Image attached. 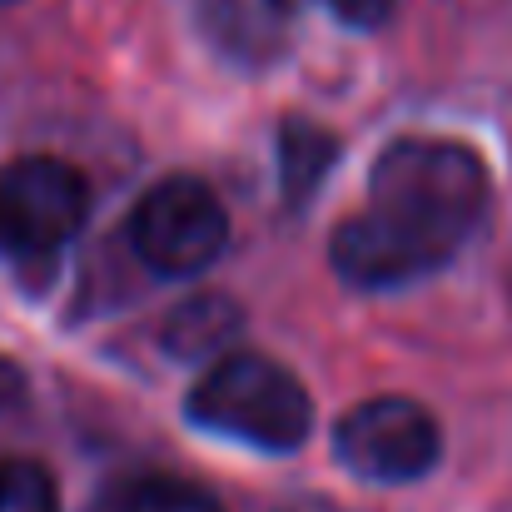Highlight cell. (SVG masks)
<instances>
[{
    "label": "cell",
    "mask_w": 512,
    "mask_h": 512,
    "mask_svg": "<svg viewBox=\"0 0 512 512\" xmlns=\"http://www.w3.org/2000/svg\"><path fill=\"white\" fill-rule=\"evenodd\" d=\"M189 418L219 438L264 453H294L314 433L304 383L269 353H224L189 388Z\"/></svg>",
    "instance_id": "7a4b0ae2"
},
{
    "label": "cell",
    "mask_w": 512,
    "mask_h": 512,
    "mask_svg": "<svg viewBox=\"0 0 512 512\" xmlns=\"http://www.w3.org/2000/svg\"><path fill=\"white\" fill-rule=\"evenodd\" d=\"M329 5H334V15L343 25H353V30H373V25H383L393 15V0H329Z\"/></svg>",
    "instance_id": "30bf717a"
},
{
    "label": "cell",
    "mask_w": 512,
    "mask_h": 512,
    "mask_svg": "<svg viewBox=\"0 0 512 512\" xmlns=\"http://www.w3.org/2000/svg\"><path fill=\"white\" fill-rule=\"evenodd\" d=\"M274 5V15H294V10H304V5H314V0H269Z\"/></svg>",
    "instance_id": "8fae6325"
},
{
    "label": "cell",
    "mask_w": 512,
    "mask_h": 512,
    "mask_svg": "<svg viewBox=\"0 0 512 512\" xmlns=\"http://www.w3.org/2000/svg\"><path fill=\"white\" fill-rule=\"evenodd\" d=\"M130 244L155 274L189 279V274H204L224 254L229 214L204 179L170 174L140 194V204L130 214Z\"/></svg>",
    "instance_id": "3957f363"
},
{
    "label": "cell",
    "mask_w": 512,
    "mask_h": 512,
    "mask_svg": "<svg viewBox=\"0 0 512 512\" xmlns=\"http://www.w3.org/2000/svg\"><path fill=\"white\" fill-rule=\"evenodd\" d=\"M90 219L85 174L55 155H25L0 170V254L50 259Z\"/></svg>",
    "instance_id": "277c9868"
},
{
    "label": "cell",
    "mask_w": 512,
    "mask_h": 512,
    "mask_svg": "<svg viewBox=\"0 0 512 512\" xmlns=\"http://www.w3.org/2000/svg\"><path fill=\"white\" fill-rule=\"evenodd\" d=\"M279 150H284V194H289V199H304V194L324 179L329 160H334V140H329L324 130L304 125V120H294V125L284 130Z\"/></svg>",
    "instance_id": "52a82bcc"
},
{
    "label": "cell",
    "mask_w": 512,
    "mask_h": 512,
    "mask_svg": "<svg viewBox=\"0 0 512 512\" xmlns=\"http://www.w3.org/2000/svg\"><path fill=\"white\" fill-rule=\"evenodd\" d=\"M0 512H60V488L35 458H0Z\"/></svg>",
    "instance_id": "ba28073f"
},
{
    "label": "cell",
    "mask_w": 512,
    "mask_h": 512,
    "mask_svg": "<svg viewBox=\"0 0 512 512\" xmlns=\"http://www.w3.org/2000/svg\"><path fill=\"white\" fill-rule=\"evenodd\" d=\"M334 448L353 478L398 488V483H418L423 473H433L443 453V433H438V418L418 398L383 393L343 413L334 428Z\"/></svg>",
    "instance_id": "5b68a950"
},
{
    "label": "cell",
    "mask_w": 512,
    "mask_h": 512,
    "mask_svg": "<svg viewBox=\"0 0 512 512\" xmlns=\"http://www.w3.org/2000/svg\"><path fill=\"white\" fill-rule=\"evenodd\" d=\"M488 214L478 150L438 135L393 140L368 174V204L334 229L329 259L353 289H403L443 269Z\"/></svg>",
    "instance_id": "6da1fadb"
},
{
    "label": "cell",
    "mask_w": 512,
    "mask_h": 512,
    "mask_svg": "<svg viewBox=\"0 0 512 512\" xmlns=\"http://www.w3.org/2000/svg\"><path fill=\"white\" fill-rule=\"evenodd\" d=\"M239 334V309L224 294H199L165 319V348L174 358H224V343Z\"/></svg>",
    "instance_id": "8992f818"
},
{
    "label": "cell",
    "mask_w": 512,
    "mask_h": 512,
    "mask_svg": "<svg viewBox=\"0 0 512 512\" xmlns=\"http://www.w3.org/2000/svg\"><path fill=\"white\" fill-rule=\"evenodd\" d=\"M115 512H224V503L184 478H140Z\"/></svg>",
    "instance_id": "9c48e42d"
}]
</instances>
